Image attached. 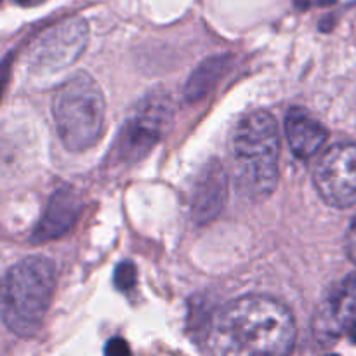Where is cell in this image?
<instances>
[{
    "label": "cell",
    "instance_id": "30bf717a",
    "mask_svg": "<svg viewBox=\"0 0 356 356\" xmlns=\"http://www.w3.org/2000/svg\"><path fill=\"white\" fill-rule=\"evenodd\" d=\"M285 134L292 153L298 159L308 160L325 145L329 132L302 108H291L285 117Z\"/></svg>",
    "mask_w": 356,
    "mask_h": 356
},
{
    "label": "cell",
    "instance_id": "2e32d148",
    "mask_svg": "<svg viewBox=\"0 0 356 356\" xmlns=\"http://www.w3.org/2000/svg\"><path fill=\"white\" fill-rule=\"evenodd\" d=\"M336 0H296V6L299 9H312V7H323V6H330Z\"/></svg>",
    "mask_w": 356,
    "mask_h": 356
},
{
    "label": "cell",
    "instance_id": "8fae6325",
    "mask_svg": "<svg viewBox=\"0 0 356 356\" xmlns=\"http://www.w3.org/2000/svg\"><path fill=\"white\" fill-rule=\"evenodd\" d=\"M226 174L221 163L211 162L197 183L193 197V218L198 222H207L219 214L226 200Z\"/></svg>",
    "mask_w": 356,
    "mask_h": 356
},
{
    "label": "cell",
    "instance_id": "ac0fdd59",
    "mask_svg": "<svg viewBox=\"0 0 356 356\" xmlns=\"http://www.w3.org/2000/svg\"><path fill=\"white\" fill-rule=\"evenodd\" d=\"M17 3H21V6H37V3L44 2V0H16Z\"/></svg>",
    "mask_w": 356,
    "mask_h": 356
},
{
    "label": "cell",
    "instance_id": "8992f818",
    "mask_svg": "<svg viewBox=\"0 0 356 356\" xmlns=\"http://www.w3.org/2000/svg\"><path fill=\"white\" fill-rule=\"evenodd\" d=\"M170 118L172 106L159 97H149L122 129L117 143L118 156L127 162H136L148 155L162 138Z\"/></svg>",
    "mask_w": 356,
    "mask_h": 356
},
{
    "label": "cell",
    "instance_id": "5bb4252c",
    "mask_svg": "<svg viewBox=\"0 0 356 356\" xmlns=\"http://www.w3.org/2000/svg\"><path fill=\"white\" fill-rule=\"evenodd\" d=\"M104 353L113 355V356L129 355L131 353V348H129V344L125 343L124 339H120V337H115V339H110L106 343V346H104Z\"/></svg>",
    "mask_w": 356,
    "mask_h": 356
},
{
    "label": "cell",
    "instance_id": "6da1fadb",
    "mask_svg": "<svg viewBox=\"0 0 356 356\" xmlns=\"http://www.w3.org/2000/svg\"><path fill=\"white\" fill-rule=\"evenodd\" d=\"M291 309L270 296L250 294L221 309L209 344L218 355H287L296 344Z\"/></svg>",
    "mask_w": 356,
    "mask_h": 356
},
{
    "label": "cell",
    "instance_id": "ba28073f",
    "mask_svg": "<svg viewBox=\"0 0 356 356\" xmlns=\"http://www.w3.org/2000/svg\"><path fill=\"white\" fill-rule=\"evenodd\" d=\"M87 44V24L82 19H70L51 28L31 49L33 63L42 70H59L75 61Z\"/></svg>",
    "mask_w": 356,
    "mask_h": 356
},
{
    "label": "cell",
    "instance_id": "9c48e42d",
    "mask_svg": "<svg viewBox=\"0 0 356 356\" xmlns=\"http://www.w3.org/2000/svg\"><path fill=\"white\" fill-rule=\"evenodd\" d=\"M80 211H82V204H80L75 191L70 190V188L56 190L49 200L47 207H45L40 222L35 228L31 240L33 242H49V240L59 238L73 228Z\"/></svg>",
    "mask_w": 356,
    "mask_h": 356
},
{
    "label": "cell",
    "instance_id": "277c9868",
    "mask_svg": "<svg viewBox=\"0 0 356 356\" xmlns=\"http://www.w3.org/2000/svg\"><path fill=\"white\" fill-rule=\"evenodd\" d=\"M52 115L66 148L72 152L92 148L104 129L106 101L103 90L90 75L75 73L56 90Z\"/></svg>",
    "mask_w": 356,
    "mask_h": 356
},
{
    "label": "cell",
    "instance_id": "52a82bcc",
    "mask_svg": "<svg viewBox=\"0 0 356 356\" xmlns=\"http://www.w3.org/2000/svg\"><path fill=\"white\" fill-rule=\"evenodd\" d=\"M356 320V273L344 278L320 306L313 334L320 346H332Z\"/></svg>",
    "mask_w": 356,
    "mask_h": 356
},
{
    "label": "cell",
    "instance_id": "7a4b0ae2",
    "mask_svg": "<svg viewBox=\"0 0 356 356\" xmlns=\"http://www.w3.org/2000/svg\"><path fill=\"white\" fill-rule=\"evenodd\" d=\"M233 156L238 186L254 200L268 198L278 183L280 138L277 120L256 110L238 122L233 134Z\"/></svg>",
    "mask_w": 356,
    "mask_h": 356
},
{
    "label": "cell",
    "instance_id": "7c38bea8",
    "mask_svg": "<svg viewBox=\"0 0 356 356\" xmlns=\"http://www.w3.org/2000/svg\"><path fill=\"white\" fill-rule=\"evenodd\" d=\"M226 68H228L226 56H218V58H212L209 61H205L191 75L186 87H184V96H186L188 103H195V101L202 99L218 83V80L225 75Z\"/></svg>",
    "mask_w": 356,
    "mask_h": 356
},
{
    "label": "cell",
    "instance_id": "9a60e30c",
    "mask_svg": "<svg viewBox=\"0 0 356 356\" xmlns=\"http://www.w3.org/2000/svg\"><path fill=\"white\" fill-rule=\"evenodd\" d=\"M346 252H348V256H350V259L356 264V218H355V221L351 222L350 229H348Z\"/></svg>",
    "mask_w": 356,
    "mask_h": 356
},
{
    "label": "cell",
    "instance_id": "e0dca14e",
    "mask_svg": "<svg viewBox=\"0 0 356 356\" xmlns=\"http://www.w3.org/2000/svg\"><path fill=\"white\" fill-rule=\"evenodd\" d=\"M346 334H348V337H350V341L353 344H356V320L353 323H351L350 327H348L346 329Z\"/></svg>",
    "mask_w": 356,
    "mask_h": 356
},
{
    "label": "cell",
    "instance_id": "5b68a950",
    "mask_svg": "<svg viewBox=\"0 0 356 356\" xmlns=\"http://www.w3.org/2000/svg\"><path fill=\"white\" fill-rule=\"evenodd\" d=\"M316 191L336 209L356 204V143H337L320 156L313 172Z\"/></svg>",
    "mask_w": 356,
    "mask_h": 356
},
{
    "label": "cell",
    "instance_id": "3957f363",
    "mask_svg": "<svg viewBox=\"0 0 356 356\" xmlns=\"http://www.w3.org/2000/svg\"><path fill=\"white\" fill-rule=\"evenodd\" d=\"M56 289V268L45 257H26L7 271L2 322L9 332L31 337L40 330Z\"/></svg>",
    "mask_w": 356,
    "mask_h": 356
},
{
    "label": "cell",
    "instance_id": "4fadbf2b",
    "mask_svg": "<svg viewBox=\"0 0 356 356\" xmlns=\"http://www.w3.org/2000/svg\"><path fill=\"white\" fill-rule=\"evenodd\" d=\"M113 284L120 292L132 291L136 287V284H138V270H136L134 263H131V261H122L115 268Z\"/></svg>",
    "mask_w": 356,
    "mask_h": 356
}]
</instances>
